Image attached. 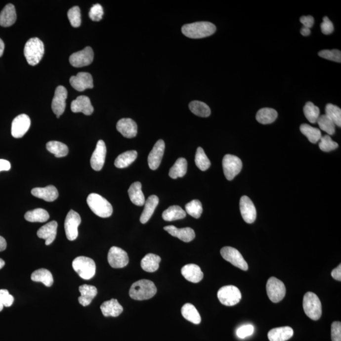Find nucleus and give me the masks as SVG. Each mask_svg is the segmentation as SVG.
<instances>
[{"mask_svg":"<svg viewBox=\"0 0 341 341\" xmlns=\"http://www.w3.org/2000/svg\"><path fill=\"white\" fill-rule=\"evenodd\" d=\"M216 27L213 23L198 22L186 24L182 27V33L191 39H201L209 37L215 33Z\"/></svg>","mask_w":341,"mask_h":341,"instance_id":"1","label":"nucleus"},{"mask_svg":"<svg viewBox=\"0 0 341 341\" xmlns=\"http://www.w3.org/2000/svg\"><path fill=\"white\" fill-rule=\"evenodd\" d=\"M156 293L157 288L153 282L142 279L131 285L129 295L133 299L142 301L152 298Z\"/></svg>","mask_w":341,"mask_h":341,"instance_id":"2","label":"nucleus"},{"mask_svg":"<svg viewBox=\"0 0 341 341\" xmlns=\"http://www.w3.org/2000/svg\"><path fill=\"white\" fill-rule=\"evenodd\" d=\"M90 210L100 217H110L113 213V207L104 197L97 193H90L87 199Z\"/></svg>","mask_w":341,"mask_h":341,"instance_id":"3","label":"nucleus"},{"mask_svg":"<svg viewBox=\"0 0 341 341\" xmlns=\"http://www.w3.org/2000/svg\"><path fill=\"white\" fill-rule=\"evenodd\" d=\"M24 51L29 64L35 66L42 60L44 53V45L40 39L31 38L25 45Z\"/></svg>","mask_w":341,"mask_h":341,"instance_id":"4","label":"nucleus"},{"mask_svg":"<svg viewBox=\"0 0 341 341\" xmlns=\"http://www.w3.org/2000/svg\"><path fill=\"white\" fill-rule=\"evenodd\" d=\"M72 267L79 276L85 280L92 279L95 276L96 266L94 261L87 256H81L75 258Z\"/></svg>","mask_w":341,"mask_h":341,"instance_id":"5","label":"nucleus"},{"mask_svg":"<svg viewBox=\"0 0 341 341\" xmlns=\"http://www.w3.org/2000/svg\"><path fill=\"white\" fill-rule=\"evenodd\" d=\"M303 307L304 313L311 320H317L321 317V301L317 295L312 292H307L304 296Z\"/></svg>","mask_w":341,"mask_h":341,"instance_id":"6","label":"nucleus"},{"mask_svg":"<svg viewBox=\"0 0 341 341\" xmlns=\"http://www.w3.org/2000/svg\"><path fill=\"white\" fill-rule=\"evenodd\" d=\"M217 298L224 305L232 306L238 304L242 299V293L235 286H226L218 291Z\"/></svg>","mask_w":341,"mask_h":341,"instance_id":"7","label":"nucleus"},{"mask_svg":"<svg viewBox=\"0 0 341 341\" xmlns=\"http://www.w3.org/2000/svg\"><path fill=\"white\" fill-rule=\"evenodd\" d=\"M243 164L242 160L237 156L226 154L222 160V168L224 173L227 180H233L236 175L242 170Z\"/></svg>","mask_w":341,"mask_h":341,"instance_id":"8","label":"nucleus"},{"mask_svg":"<svg viewBox=\"0 0 341 341\" xmlns=\"http://www.w3.org/2000/svg\"><path fill=\"white\" fill-rule=\"evenodd\" d=\"M266 290L268 297L273 303L281 301L286 295L285 285L283 282L275 277H270L267 281Z\"/></svg>","mask_w":341,"mask_h":341,"instance_id":"9","label":"nucleus"},{"mask_svg":"<svg viewBox=\"0 0 341 341\" xmlns=\"http://www.w3.org/2000/svg\"><path fill=\"white\" fill-rule=\"evenodd\" d=\"M222 258L239 269L246 271L249 269V265L242 255L238 250L231 247H225L220 250Z\"/></svg>","mask_w":341,"mask_h":341,"instance_id":"10","label":"nucleus"},{"mask_svg":"<svg viewBox=\"0 0 341 341\" xmlns=\"http://www.w3.org/2000/svg\"><path fill=\"white\" fill-rule=\"evenodd\" d=\"M81 223V217L76 211L68 213L65 220V230L68 240H76L79 235L78 227Z\"/></svg>","mask_w":341,"mask_h":341,"instance_id":"11","label":"nucleus"},{"mask_svg":"<svg viewBox=\"0 0 341 341\" xmlns=\"http://www.w3.org/2000/svg\"><path fill=\"white\" fill-rule=\"evenodd\" d=\"M109 264L115 269H121L126 267L129 262L128 254L119 247H111L108 252Z\"/></svg>","mask_w":341,"mask_h":341,"instance_id":"12","label":"nucleus"},{"mask_svg":"<svg viewBox=\"0 0 341 341\" xmlns=\"http://www.w3.org/2000/svg\"><path fill=\"white\" fill-rule=\"evenodd\" d=\"M94 60V51L90 47H86L82 51L73 53L70 56V64L73 67L81 68L89 65Z\"/></svg>","mask_w":341,"mask_h":341,"instance_id":"13","label":"nucleus"},{"mask_svg":"<svg viewBox=\"0 0 341 341\" xmlns=\"http://www.w3.org/2000/svg\"><path fill=\"white\" fill-rule=\"evenodd\" d=\"M31 119L28 115L22 114L17 116L11 124V135L15 138H22L29 130Z\"/></svg>","mask_w":341,"mask_h":341,"instance_id":"14","label":"nucleus"},{"mask_svg":"<svg viewBox=\"0 0 341 341\" xmlns=\"http://www.w3.org/2000/svg\"><path fill=\"white\" fill-rule=\"evenodd\" d=\"M67 95V90L65 87L62 85L57 87L51 104L52 110L55 114L57 118H60L64 113Z\"/></svg>","mask_w":341,"mask_h":341,"instance_id":"15","label":"nucleus"},{"mask_svg":"<svg viewBox=\"0 0 341 341\" xmlns=\"http://www.w3.org/2000/svg\"><path fill=\"white\" fill-rule=\"evenodd\" d=\"M106 155V147L103 140L97 142L95 151L90 159V165L92 169L99 171L103 168Z\"/></svg>","mask_w":341,"mask_h":341,"instance_id":"16","label":"nucleus"},{"mask_svg":"<svg viewBox=\"0 0 341 341\" xmlns=\"http://www.w3.org/2000/svg\"><path fill=\"white\" fill-rule=\"evenodd\" d=\"M70 83L73 88L80 92L94 87L92 77L89 73L87 72H79L77 76H72L70 79Z\"/></svg>","mask_w":341,"mask_h":341,"instance_id":"17","label":"nucleus"},{"mask_svg":"<svg viewBox=\"0 0 341 341\" xmlns=\"http://www.w3.org/2000/svg\"><path fill=\"white\" fill-rule=\"evenodd\" d=\"M240 209L243 220L247 223H253L256 219V211L253 202L249 197L243 196L241 198Z\"/></svg>","mask_w":341,"mask_h":341,"instance_id":"18","label":"nucleus"},{"mask_svg":"<svg viewBox=\"0 0 341 341\" xmlns=\"http://www.w3.org/2000/svg\"><path fill=\"white\" fill-rule=\"evenodd\" d=\"M165 143L163 140H159L154 145L153 149L148 156V164L152 170H156L160 165L165 152Z\"/></svg>","mask_w":341,"mask_h":341,"instance_id":"19","label":"nucleus"},{"mask_svg":"<svg viewBox=\"0 0 341 341\" xmlns=\"http://www.w3.org/2000/svg\"><path fill=\"white\" fill-rule=\"evenodd\" d=\"M71 110L74 113H83L85 115L89 116L94 112V108L88 97L80 95L72 102Z\"/></svg>","mask_w":341,"mask_h":341,"instance_id":"20","label":"nucleus"},{"mask_svg":"<svg viewBox=\"0 0 341 341\" xmlns=\"http://www.w3.org/2000/svg\"><path fill=\"white\" fill-rule=\"evenodd\" d=\"M117 129L125 137L131 138L137 134V125L130 118H122L118 122Z\"/></svg>","mask_w":341,"mask_h":341,"instance_id":"21","label":"nucleus"},{"mask_svg":"<svg viewBox=\"0 0 341 341\" xmlns=\"http://www.w3.org/2000/svg\"><path fill=\"white\" fill-rule=\"evenodd\" d=\"M58 223L56 221H51L41 227L37 232L39 238L45 240V245H51L55 240Z\"/></svg>","mask_w":341,"mask_h":341,"instance_id":"22","label":"nucleus"},{"mask_svg":"<svg viewBox=\"0 0 341 341\" xmlns=\"http://www.w3.org/2000/svg\"><path fill=\"white\" fill-rule=\"evenodd\" d=\"M164 229L170 235L179 238L184 242H192L195 237V232L190 227L178 229L174 226H168L164 227Z\"/></svg>","mask_w":341,"mask_h":341,"instance_id":"23","label":"nucleus"},{"mask_svg":"<svg viewBox=\"0 0 341 341\" xmlns=\"http://www.w3.org/2000/svg\"><path fill=\"white\" fill-rule=\"evenodd\" d=\"M34 197L44 200L46 202H53L59 196L58 191L55 186L49 185L44 188H35L31 190Z\"/></svg>","mask_w":341,"mask_h":341,"instance_id":"24","label":"nucleus"},{"mask_svg":"<svg viewBox=\"0 0 341 341\" xmlns=\"http://www.w3.org/2000/svg\"><path fill=\"white\" fill-rule=\"evenodd\" d=\"M181 274L186 280L193 283H198L202 280L204 274L199 266L196 264H188L181 269Z\"/></svg>","mask_w":341,"mask_h":341,"instance_id":"25","label":"nucleus"},{"mask_svg":"<svg viewBox=\"0 0 341 341\" xmlns=\"http://www.w3.org/2000/svg\"><path fill=\"white\" fill-rule=\"evenodd\" d=\"M101 310L104 317H118L124 311V308L117 299H111L101 304Z\"/></svg>","mask_w":341,"mask_h":341,"instance_id":"26","label":"nucleus"},{"mask_svg":"<svg viewBox=\"0 0 341 341\" xmlns=\"http://www.w3.org/2000/svg\"><path fill=\"white\" fill-rule=\"evenodd\" d=\"M293 334L292 327H281L270 330L267 336L270 341H286L292 338Z\"/></svg>","mask_w":341,"mask_h":341,"instance_id":"27","label":"nucleus"},{"mask_svg":"<svg viewBox=\"0 0 341 341\" xmlns=\"http://www.w3.org/2000/svg\"><path fill=\"white\" fill-rule=\"evenodd\" d=\"M17 20V13L15 6L8 4L0 13V26L7 27L12 26Z\"/></svg>","mask_w":341,"mask_h":341,"instance_id":"28","label":"nucleus"},{"mask_svg":"<svg viewBox=\"0 0 341 341\" xmlns=\"http://www.w3.org/2000/svg\"><path fill=\"white\" fill-rule=\"evenodd\" d=\"M79 292L81 295L79 298V301L84 306L89 305L97 294V288L88 284L80 286Z\"/></svg>","mask_w":341,"mask_h":341,"instance_id":"29","label":"nucleus"},{"mask_svg":"<svg viewBox=\"0 0 341 341\" xmlns=\"http://www.w3.org/2000/svg\"><path fill=\"white\" fill-rule=\"evenodd\" d=\"M158 204L159 198L156 195H151L148 198L145 202L144 209L140 216L141 223H147L148 220L151 219Z\"/></svg>","mask_w":341,"mask_h":341,"instance_id":"30","label":"nucleus"},{"mask_svg":"<svg viewBox=\"0 0 341 341\" xmlns=\"http://www.w3.org/2000/svg\"><path fill=\"white\" fill-rule=\"evenodd\" d=\"M128 192L129 199L133 204L137 206H144L145 197L142 191V184L140 182H135L131 184Z\"/></svg>","mask_w":341,"mask_h":341,"instance_id":"31","label":"nucleus"},{"mask_svg":"<svg viewBox=\"0 0 341 341\" xmlns=\"http://www.w3.org/2000/svg\"><path fill=\"white\" fill-rule=\"evenodd\" d=\"M161 261L160 256L156 254H149L141 261V267L145 271L154 272L159 269Z\"/></svg>","mask_w":341,"mask_h":341,"instance_id":"32","label":"nucleus"},{"mask_svg":"<svg viewBox=\"0 0 341 341\" xmlns=\"http://www.w3.org/2000/svg\"><path fill=\"white\" fill-rule=\"evenodd\" d=\"M31 279L34 282H40L47 287H51L54 282L53 275L49 270L45 269L36 270L32 274Z\"/></svg>","mask_w":341,"mask_h":341,"instance_id":"33","label":"nucleus"},{"mask_svg":"<svg viewBox=\"0 0 341 341\" xmlns=\"http://www.w3.org/2000/svg\"><path fill=\"white\" fill-rule=\"evenodd\" d=\"M278 114L272 108H261L256 113V121L261 124L267 125L272 124L277 119Z\"/></svg>","mask_w":341,"mask_h":341,"instance_id":"34","label":"nucleus"},{"mask_svg":"<svg viewBox=\"0 0 341 341\" xmlns=\"http://www.w3.org/2000/svg\"><path fill=\"white\" fill-rule=\"evenodd\" d=\"M181 314L188 321L194 324H199L201 322V317L199 311L194 305L191 303L184 304L181 308Z\"/></svg>","mask_w":341,"mask_h":341,"instance_id":"35","label":"nucleus"},{"mask_svg":"<svg viewBox=\"0 0 341 341\" xmlns=\"http://www.w3.org/2000/svg\"><path fill=\"white\" fill-rule=\"evenodd\" d=\"M137 152L129 151L124 152L117 157L115 161V167L118 168H125L129 167L137 158Z\"/></svg>","mask_w":341,"mask_h":341,"instance_id":"36","label":"nucleus"},{"mask_svg":"<svg viewBox=\"0 0 341 341\" xmlns=\"http://www.w3.org/2000/svg\"><path fill=\"white\" fill-rule=\"evenodd\" d=\"M185 217V211L178 206H170L163 213V219L166 221H174L183 219Z\"/></svg>","mask_w":341,"mask_h":341,"instance_id":"37","label":"nucleus"},{"mask_svg":"<svg viewBox=\"0 0 341 341\" xmlns=\"http://www.w3.org/2000/svg\"><path fill=\"white\" fill-rule=\"evenodd\" d=\"M186 171H187V161L185 158H179L170 168L169 176L172 179L181 178L185 176Z\"/></svg>","mask_w":341,"mask_h":341,"instance_id":"38","label":"nucleus"},{"mask_svg":"<svg viewBox=\"0 0 341 341\" xmlns=\"http://www.w3.org/2000/svg\"><path fill=\"white\" fill-rule=\"evenodd\" d=\"M24 217L27 221L31 222H44L49 219V215L44 209L40 208L28 211Z\"/></svg>","mask_w":341,"mask_h":341,"instance_id":"39","label":"nucleus"},{"mask_svg":"<svg viewBox=\"0 0 341 341\" xmlns=\"http://www.w3.org/2000/svg\"><path fill=\"white\" fill-rule=\"evenodd\" d=\"M47 151L53 154L56 158H63L67 155L68 147L67 145L58 141H50L46 144Z\"/></svg>","mask_w":341,"mask_h":341,"instance_id":"40","label":"nucleus"},{"mask_svg":"<svg viewBox=\"0 0 341 341\" xmlns=\"http://www.w3.org/2000/svg\"><path fill=\"white\" fill-rule=\"evenodd\" d=\"M300 131L312 144H316L322 137L321 131L319 129L314 128L308 124H302L300 126Z\"/></svg>","mask_w":341,"mask_h":341,"instance_id":"41","label":"nucleus"},{"mask_svg":"<svg viewBox=\"0 0 341 341\" xmlns=\"http://www.w3.org/2000/svg\"><path fill=\"white\" fill-rule=\"evenodd\" d=\"M190 110L198 117L206 118L211 115V111L208 105L203 102L193 101L189 104Z\"/></svg>","mask_w":341,"mask_h":341,"instance_id":"42","label":"nucleus"},{"mask_svg":"<svg viewBox=\"0 0 341 341\" xmlns=\"http://www.w3.org/2000/svg\"><path fill=\"white\" fill-rule=\"evenodd\" d=\"M303 112L306 119L311 124H315L320 117V110L313 102H307L303 108Z\"/></svg>","mask_w":341,"mask_h":341,"instance_id":"43","label":"nucleus"},{"mask_svg":"<svg viewBox=\"0 0 341 341\" xmlns=\"http://www.w3.org/2000/svg\"><path fill=\"white\" fill-rule=\"evenodd\" d=\"M326 115L334 123L335 125L341 127V110L338 106L327 104L326 107Z\"/></svg>","mask_w":341,"mask_h":341,"instance_id":"44","label":"nucleus"},{"mask_svg":"<svg viewBox=\"0 0 341 341\" xmlns=\"http://www.w3.org/2000/svg\"><path fill=\"white\" fill-rule=\"evenodd\" d=\"M195 162L201 170H206L211 167V162L202 147H198L195 155Z\"/></svg>","mask_w":341,"mask_h":341,"instance_id":"45","label":"nucleus"},{"mask_svg":"<svg viewBox=\"0 0 341 341\" xmlns=\"http://www.w3.org/2000/svg\"><path fill=\"white\" fill-rule=\"evenodd\" d=\"M317 122L320 128L322 129L323 131H326L329 135H333L335 133L336 125L326 115L320 116L318 118Z\"/></svg>","mask_w":341,"mask_h":341,"instance_id":"46","label":"nucleus"},{"mask_svg":"<svg viewBox=\"0 0 341 341\" xmlns=\"http://www.w3.org/2000/svg\"><path fill=\"white\" fill-rule=\"evenodd\" d=\"M185 209L186 212L188 214L192 216L193 217L196 218V219H199L203 212L202 205L199 200H193L189 203L186 204Z\"/></svg>","mask_w":341,"mask_h":341,"instance_id":"47","label":"nucleus"},{"mask_svg":"<svg viewBox=\"0 0 341 341\" xmlns=\"http://www.w3.org/2000/svg\"><path fill=\"white\" fill-rule=\"evenodd\" d=\"M68 17L70 24L74 27H79L81 25V13L79 6H74L68 11Z\"/></svg>","mask_w":341,"mask_h":341,"instance_id":"48","label":"nucleus"},{"mask_svg":"<svg viewBox=\"0 0 341 341\" xmlns=\"http://www.w3.org/2000/svg\"><path fill=\"white\" fill-rule=\"evenodd\" d=\"M320 140L319 147L322 151L330 152L334 151L338 147V143L332 140L331 136L328 135L322 136Z\"/></svg>","mask_w":341,"mask_h":341,"instance_id":"49","label":"nucleus"},{"mask_svg":"<svg viewBox=\"0 0 341 341\" xmlns=\"http://www.w3.org/2000/svg\"><path fill=\"white\" fill-rule=\"evenodd\" d=\"M318 54V56L322 57L323 58L326 59V60L335 61V62L338 63L341 62V52L340 50H322Z\"/></svg>","mask_w":341,"mask_h":341,"instance_id":"50","label":"nucleus"},{"mask_svg":"<svg viewBox=\"0 0 341 341\" xmlns=\"http://www.w3.org/2000/svg\"><path fill=\"white\" fill-rule=\"evenodd\" d=\"M104 14L103 8L100 4H95L90 8L89 13L90 19L93 21L99 22L102 19Z\"/></svg>","mask_w":341,"mask_h":341,"instance_id":"51","label":"nucleus"},{"mask_svg":"<svg viewBox=\"0 0 341 341\" xmlns=\"http://www.w3.org/2000/svg\"><path fill=\"white\" fill-rule=\"evenodd\" d=\"M254 327L252 325H245V326L239 327L236 331V336L239 338L245 339L252 336L254 334Z\"/></svg>","mask_w":341,"mask_h":341,"instance_id":"52","label":"nucleus"},{"mask_svg":"<svg viewBox=\"0 0 341 341\" xmlns=\"http://www.w3.org/2000/svg\"><path fill=\"white\" fill-rule=\"evenodd\" d=\"M14 298L6 290H0V302L4 306L10 307L12 305Z\"/></svg>","mask_w":341,"mask_h":341,"instance_id":"53","label":"nucleus"},{"mask_svg":"<svg viewBox=\"0 0 341 341\" xmlns=\"http://www.w3.org/2000/svg\"><path fill=\"white\" fill-rule=\"evenodd\" d=\"M332 341H341V323L334 322L331 326Z\"/></svg>","mask_w":341,"mask_h":341,"instance_id":"54","label":"nucleus"},{"mask_svg":"<svg viewBox=\"0 0 341 341\" xmlns=\"http://www.w3.org/2000/svg\"><path fill=\"white\" fill-rule=\"evenodd\" d=\"M322 33L325 35H329L333 33L334 28L333 22L330 20L328 17L323 18V22L320 25Z\"/></svg>","mask_w":341,"mask_h":341,"instance_id":"55","label":"nucleus"},{"mask_svg":"<svg viewBox=\"0 0 341 341\" xmlns=\"http://www.w3.org/2000/svg\"><path fill=\"white\" fill-rule=\"evenodd\" d=\"M300 22L303 24V27L310 29L314 24V18L311 15L302 16L300 18Z\"/></svg>","mask_w":341,"mask_h":341,"instance_id":"56","label":"nucleus"},{"mask_svg":"<svg viewBox=\"0 0 341 341\" xmlns=\"http://www.w3.org/2000/svg\"><path fill=\"white\" fill-rule=\"evenodd\" d=\"M331 276L336 280L341 281V265L338 266L337 268L334 269L331 272Z\"/></svg>","mask_w":341,"mask_h":341,"instance_id":"57","label":"nucleus"},{"mask_svg":"<svg viewBox=\"0 0 341 341\" xmlns=\"http://www.w3.org/2000/svg\"><path fill=\"white\" fill-rule=\"evenodd\" d=\"M10 168L11 165L9 161L4 160V159H0V171L9 170Z\"/></svg>","mask_w":341,"mask_h":341,"instance_id":"58","label":"nucleus"},{"mask_svg":"<svg viewBox=\"0 0 341 341\" xmlns=\"http://www.w3.org/2000/svg\"><path fill=\"white\" fill-rule=\"evenodd\" d=\"M6 242L5 239L0 236V252L4 251L6 248Z\"/></svg>","mask_w":341,"mask_h":341,"instance_id":"59","label":"nucleus"},{"mask_svg":"<svg viewBox=\"0 0 341 341\" xmlns=\"http://www.w3.org/2000/svg\"><path fill=\"white\" fill-rule=\"evenodd\" d=\"M300 33H301L302 36H308L310 35L311 31L310 29L303 26L301 29V31H300Z\"/></svg>","mask_w":341,"mask_h":341,"instance_id":"60","label":"nucleus"},{"mask_svg":"<svg viewBox=\"0 0 341 341\" xmlns=\"http://www.w3.org/2000/svg\"><path fill=\"white\" fill-rule=\"evenodd\" d=\"M4 49V44L1 39L0 38V57L3 55Z\"/></svg>","mask_w":341,"mask_h":341,"instance_id":"61","label":"nucleus"},{"mask_svg":"<svg viewBox=\"0 0 341 341\" xmlns=\"http://www.w3.org/2000/svg\"><path fill=\"white\" fill-rule=\"evenodd\" d=\"M5 265V262H4V261L3 260V259L0 258V269H1L2 268H3Z\"/></svg>","mask_w":341,"mask_h":341,"instance_id":"62","label":"nucleus"},{"mask_svg":"<svg viewBox=\"0 0 341 341\" xmlns=\"http://www.w3.org/2000/svg\"><path fill=\"white\" fill-rule=\"evenodd\" d=\"M3 304L0 302V311L3 310Z\"/></svg>","mask_w":341,"mask_h":341,"instance_id":"63","label":"nucleus"}]
</instances>
